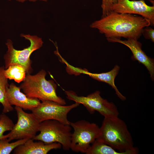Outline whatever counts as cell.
<instances>
[{"label": "cell", "mask_w": 154, "mask_h": 154, "mask_svg": "<svg viewBox=\"0 0 154 154\" xmlns=\"http://www.w3.org/2000/svg\"><path fill=\"white\" fill-rule=\"evenodd\" d=\"M150 25V21L141 16L112 12L93 22L90 27L98 29L107 38L122 37L137 40L143 29Z\"/></svg>", "instance_id": "obj_1"}, {"label": "cell", "mask_w": 154, "mask_h": 154, "mask_svg": "<svg viewBox=\"0 0 154 154\" xmlns=\"http://www.w3.org/2000/svg\"><path fill=\"white\" fill-rule=\"evenodd\" d=\"M97 139L123 154L138 152L126 124L118 117H104Z\"/></svg>", "instance_id": "obj_2"}, {"label": "cell", "mask_w": 154, "mask_h": 154, "mask_svg": "<svg viewBox=\"0 0 154 154\" xmlns=\"http://www.w3.org/2000/svg\"><path fill=\"white\" fill-rule=\"evenodd\" d=\"M46 74L44 70L34 75L27 74L19 87L29 97L37 98L42 102L51 101L65 105V100L57 94L56 84L53 80L46 79Z\"/></svg>", "instance_id": "obj_3"}, {"label": "cell", "mask_w": 154, "mask_h": 154, "mask_svg": "<svg viewBox=\"0 0 154 154\" xmlns=\"http://www.w3.org/2000/svg\"><path fill=\"white\" fill-rule=\"evenodd\" d=\"M21 36L29 40L30 44L23 50H18L14 48L12 41L7 39L5 43L7 50L4 56L5 68L12 65L18 64L25 68L27 74H30L33 71L30 55L34 51L40 48L43 42L42 38L37 35L22 34Z\"/></svg>", "instance_id": "obj_4"}, {"label": "cell", "mask_w": 154, "mask_h": 154, "mask_svg": "<svg viewBox=\"0 0 154 154\" xmlns=\"http://www.w3.org/2000/svg\"><path fill=\"white\" fill-rule=\"evenodd\" d=\"M69 125L64 124L55 120H48L40 123V133L33 139L46 144L56 142L60 144L63 150L70 149L72 133Z\"/></svg>", "instance_id": "obj_5"}, {"label": "cell", "mask_w": 154, "mask_h": 154, "mask_svg": "<svg viewBox=\"0 0 154 154\" xmlns=\"http://www.w3.org/2000/svg\"><path fill=\"white\" fill-rule=\"evenodd\" d=\"M70 123L74 129L71 135L70 149L75 152L86 153L98 137L100 127L96 123L84 120L70 122Z\"/></svg>", "instance_id": "obj_6"}, {"label": "cell", "mask_w": 154, "mask_h": 154, "mask_svg": "<svg viewBox=\"0 0 154 154\" xmlns=\"http://www.w3.org/2000/svg\"><path fill=\"white\" fill-rule=\"evenodd\" d=\"M65 92L68 99L82 104L91 114L96 111L104 117H118L119 112L116 106L113 102L103 98L99 91L86 96H78L71 90L66 91Z\"/></svg>", "instance_id": "obj_7"}, {"label": "cell", "mask_w": 154, "mask_h": 154, "mask_svg": "<svg viewBox=\"0 0 154 154\" xmlns=\"http://www.w3.org/2000/svg\"><path fill=\"white\" fill-rule=\"evenodd\" d=\"M17 121L10 132L4 135L1 139H7L10 142L14 140L33 139L39 131L40 123L32 113L24 111L21 108L15 107Z\"/></svg>", "instance_id": "obj_8"}, {"label": "cell", "mask_w": 154, "mask_h": 154, "mask_svg": "<svg viewBox=\"0 0 154 154\" xmlns=\"http://www.w3.org/2000/svg\"><path fill=\"white\" fill-rule=\"evenodd\" d=\"M80 105L75 102L65 106L51 101H44L31 111L40 123L46 120H55L64 124L70 125V121L67 118L68 114Z\"/></svg>", "instance_id": "obj_9"}, {"label": "cell", "mask_w": 154, "mask_h": 154, "mask_svg": "<svg viewBox=\"0 0 154 154\" xmlns=\"http://www.w3.org/2000/svg\"><path fill=\"white\" fill-rule=\"evenodd\" d=\"M112 12L119 13L137 14L149 20L154 25V6L147 5L145 0H117L111 7Z\"/></svg>", "instance_id": "obj_10"}, {"label": "cell", "mask_w": 154, "mask_h": 154, "mask_svg": "<svg viewBox=\"0 0 154 154\" xmlns=\"http://www.w3.org/2000/svg\"><path fill=\"white\" fill-rule=\"evenodd\" d=\"M110 42H118L128 47L131 51L133 55L132 59L139 61L145 66L148 70L150 77L153 81L154 79V60L147 56L141 48L142 44L133 38L122 40L120 38H107Z\"/></svg>", "instance_id": "obj_11"}, {"label": "cell", "mask_w": 154, "mask_h": 154, "mask_svg": "<svg viewBox=\"0 0 154 154\" xmlns=\"http://www.w3.org/2000/svg\"><path fill=\"white\" fill-rule=\"evenodd\" d=\"M20 90L19 87L13 83L7 87L6 97L11 105H15L25 110L31 111L40 104L41 102L39 99L27 97Z\"/></svg>", "instance_id": "obj_12"}, {"label": "cell", "mask_w": 154, "mask_h": 154, "mask_svg": "<svg viewBox=\"0 0 154 154\" xmlns=\"http://www.w3.org/2000/svg\"><path fill=\"white\" fill-rule=\"evenodd\" d=\"M61 147V145L58 143L46 144L40 141L35 142L31 139L15 148L13 154H46L51 150L60 149Z\"/></svg>", "instance_id": "obj_13"}, {"label": "cell", "mask_w": 154, "mask_h": 154, "mask_svg": "<svg viewBox=\"0 0 154 154\" xmlns=\"http://www.w3.org/2000/svg\"><path fill=\"white\" fill-rule=\"evenodd\" d=\"M120 69L118 65L115 66L113 68L108 72L101 73H93L89 72L87 70L76 68L75 70L77 74L82 73L89 75L91 78L100 82H104L110 86L115 91L116 94L122 100L124 101L126 98L119 91L115 84L114 80Z\"/></svg>", "instance_id": "obj_14"}, {"label": "cell", "mask_w": 154, "mask_h": 154, "mask_svg": "<svg viewBox=\"0 0 154 154\" xmlns=\"http://www.w3.org/2000/svg\"><path fill=\"white\" fill-rule=\"evenodd\" d=\"M5 66H0V103L3 106L4 113L10 112L13 108L8 102L6 96V89L9 86L8 79L5 74Z\"/></svg>", "instance_id": "obj_15"}, {"label": "cell", "mask_w": 154, "mask_h": 154, "mask_svg": "<svg viewBox=\"0 0 154 154\" xmlns=\"http://www.w3.org/2000/svg\"><path fill=\"white\" fill-rule=\"evenodd\" d=\"M25 68L22 66L15 64L11 65L5 69V74L6 77L9 80H13L19 83L23 82L26 76Z\"/></svg>", "instance_id": "obj_16"}, {"label": "cell", "mask_w": 154, "mask_h": 154, "mask_svg": "<svg viewBox=\"0 0 154 154\" xmlns=\"http://www.w3.org/2000/svg\"><path fill=\"white\" fill-rule=\"evenodd\" d=\"M86 154H123L96 139L91 145Z\"/></svg>", "instance_id": "obj_17"}, {"label": "cell", "mask_w": 154, "mask_h": 154, "mask_svg": "<svg viewBox=\"0 0 154 154\" xmlns=\"http://www.w3.org/2000/svg\"><path fill=\"white\" fill-rule=\"evenodd\" d=\"M29 139H23L9 143L7 139H0V154H9L19 145L24 144Z\"/></svg>", "instance_id": "obj_18"}, {"label": "cell", "mask_w": 154, "mask_h": 154, "mask_svg": "<svg viewBox=\"0 0 154 154\" xmlns=\"http://www.w3.org/2000/svg\"><path fill=\"white\" fill-rule=\"evenodd\" d=\"M14 125L8 116L4 114H0V139L2 138L5 132L11 131Z\"/></svg>", "instance_id": "obj_19"}, {"label": "cell", "mask_w": 154, "mask_h": 154, "mask_svg": "<svg viewBox=\"0 0 154 154\" xmlns=\"http://www.w3.org/2000/svg\"><path fill=\"white\" fill-rule=\"evenodd\" d=\"M117 1V0H102L101 5L102 9V17L107 15L112 12L111 7Z\"/></svg>", "instance_id": "obj_20"}, {"label": "cell", "mask_w": 154, "mask_h": 154, "mask_svg": "<svg viewBox=\"0 0 154 154\" xmlns=\"http://www.w3.org/2000/svg\"><path fill=\"white\" fill-rule=\"evenodd\" d=\"M142 34L146 39H150L154 42V29L148 27H145L143 30Z\"/></svg>", "instance_id": "obj_21"}, {"label": "cell", "mask_w": 154, "mask_h": 154, "mask_svg": "<svg viewBox=\"0 0 154 154\" xmlns=\"http://www.w3.org/2000/svg\"><path fill=\"white\" fill-rule=\"evenodd\" d=\"M17 1L20 2H23L26 1H42L45 2H46L48 1V0H16Z\"/></svg>", "instance_id": "obj_22"}, {"label": "cell", "mask_w": 154, "mask_h": 154, "mask_svg": "<svg viewBox=\"0 0 154 154\" xmlns=\"http://www.w3.org/2000/svg\"><path fill=\"white\" fill-rule=\"evenodd\" d=\"M149 0L152 4H154V1L153 0Z\"/></svg>", "instance_id": "obj_23"}, {"label": "cell", "mask_w": 154, "mask_h": 154, "mask_svg": "<svg viewBox=\"0 0 154 154\" xmlns=\"http://www.w3.org/2000/svg\"><path fill=\"white\" fill-rule=\"evenodd\" d=\"M9 0V1H11V0Z\"/></svg>", "instance_id": "obj_24"}]
</instances>
